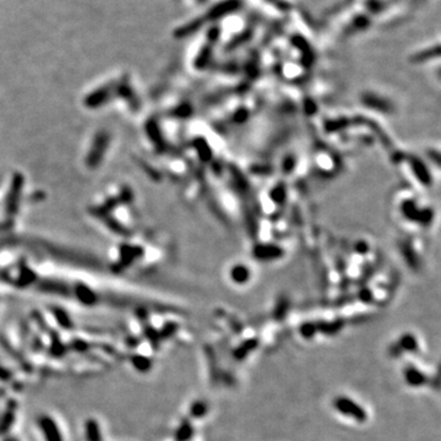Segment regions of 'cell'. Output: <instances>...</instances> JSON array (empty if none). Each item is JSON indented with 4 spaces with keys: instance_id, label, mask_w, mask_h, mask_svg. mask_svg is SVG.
Segmentation results:
<instances>
[{
    "instance_id": "1",
    "label": "cell",
    "mask_w": 441,
    "mask_h": 441,
    "mask_svg": "<svg viewBox=\"0 0 441 441\" xmlns=\"http://www.w3.org/2000/svg\"><path fill=\"white\" fill-rule=\"evenodd\" d=\"M335 407H336L337 411L341 412L342 414L352 417V418L357 419V421H364L366 417L364 409H361L356 402L347 399V397H339V399L335 401Z\"/></svg>"
},
{
    "instance_id": "2",
    "label": "cell",
    "mask_w": 441,
    "mask_h": 441,
    "mask_svg": "<svg viewBox=\"0 0 441 441\" xmlns=\"http://www.w3.org/2000/svg\"><path fill=\"white\" fill-rule=\"evenodd\" d=\"M406 379L408 381V383L413 386H419V385H423L424 383V376L419 373L418 370H416L414 368H409L408 370L406 371Z\"/></svg>"
}]
</instances>
